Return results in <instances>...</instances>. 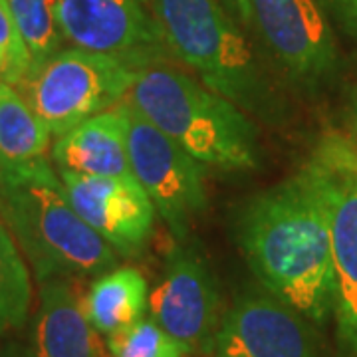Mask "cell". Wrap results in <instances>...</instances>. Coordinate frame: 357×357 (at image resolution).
I'll list each match as a JSON object with an SVG mask.
<instances>
[{
  "mask_svg": "<svg viewBox=\"0 0 357 357\" xmlns=\"http://www.w3.org/2000/svg\"><path fill=\"white\" fill-rule=\"evenodd\" d=\"M356 139H357V135H356Z\"/></svg>",
  "mask_w": 357,
  "mask_h": 357,
  "instance_id": "484cf974",
  "label": "cell"
},
{
  "mask_svg": "<svg viewBox=\"0 0 357 357\" xmlns=\"http://www.w3.org/2000/svg\"><path fill=\"white\" fill-rule=\"evenodd\" d=\"M30 302L32 284L24 255L0 220V335L24 326Z\"/></svg>",
  "mask_w": 357,
  "mask_h": 357,
  "instance_id": "e0dca14e",
  "label": "cell"
},
{
  "mask_svg": "<svg viewBox=\"0 0 357 357\" xmlns=\"http://www.w3.org/2000/svg\"><path fill=\"white\" fill-rule=\"evenodd\" d=\"M337 14L354 32H357V0H330Z\"/></svg>",
  "mask_w": 357,
  "mask_h": 357,
  "instance_id": "44dd1931",
  "label": "cell"
},
{
  "mask_svg": "<svg viewBox=\"0 0 357 357\" xmlns=\"http://www.w3.org/2000/svg\"><path fill=\"white\" fill-rule=\"evenodd\" d=\"M151 318L187 351H211L218 330V288L204 260L191 248L171 250L149 294Z\"/></svg>",
  "mask_w": 357,
  "mask_h": 357,
  "instance_id": "30bf717a",
  "label": "cell"
},
{
  "mask_svg": "<svg viewBox=\"0 0 357 357\" xmlns=\"http://www.w3.org/2000/svg\"><path fill=\"white\" fill-rule=\"evenodd\" d=\"M248 6L250 24L292 79L316 84L332 74L335 42L316 0H248Z\"/></svg>",
  "mask_w": 357,
  "mask_h": 357,
  "instance_id": "9c48e42d",
  "label": "cell"
},
{
  "mask_svg": "<svg viewBox=\"0 0 357 357\" xmlns=\"http://www.w3.org/2000/svg\"><path fill=\"white\" fill-rule=\"evenodd\" d=\"M238 241L268 292L310 321H324L333 312L328 215L306 165L250 197L238 217Z\"/></svg>",
  "mask_w": 357,
  "mask_h": 357,
  "instance_id": "6da1fadb",
  "label": "cell"
},
{
  "mask_svg": "<svg viewBox=\"0 0 357 357\" xmlns=\"http://www.w3.org/2000/svg\"><path fill=\"white\" fill-rule=\"evenodd\" d=\"M227 8L234 16L241 18L243 24H250V6H248V0H225Z\"/></svg>",
  "mask_w": 357,
  "mask_h": 357,
  "instance_id": "7402d4cb",
  "label": "cell"
},
{
  "mask_svg": "<svg viewBox=\"0 0 357 357\" xmlns=\"http://www.w3.org/2000/svg\"><path fill=\"white\" fill-rule=\"evenodd\" d=\"M128 157L133 177L155 204L177 241L189 236L192 222L206 208L201 161L153 126L128 102Z\"/></svg>",
  "mask_w": 357,
  "mask_h": 357,
  "instance_id": "52a82bcc",
  "label": "cell"
},
{
  "mask_svg": "<svg viewBox=\"0 0 357 357\" xmlns=\"http://www.w3.org/2000/svg\"><path fill=\"white\" fill-rule=\"evenodd\" d=\"M0 220L40 284L117 264L119 255L77 215L46 157L0 181Z\"/></svg>",
  "mask_w": 357,
  "mask_h": 357,
  "instance_id": "7a4b0ae2",
  "label": "cell"
},
{
  "mask_svg": "<svg viewBox=\"0 0 357 357\" xmlns=\"http://www.w3.org/2000/svg\"><path fill=\"white\" fill-rule=\"evenodd\" d=\"M139 70V66L112 54L68 46L34 66L16 89L52 137H60L77 123L123 102Z\"/></svg>",
  "mask_w": 357,
  "mask_h": 357,
  "instance_id": "5b68a950",
  "label": "cell"
},
{
  "mask_svg": "<svg viewBox=\"0 0 357 357\" xmlns=\"http://www.w3.org/2000/svg\"><path fill=\"white\" fill-rule=\"evenodd\" d=\"M16 26L32 56V68L62 48V34L54 18L52 0H6ZM30 68V70H32Z\"/></svg>",
  "mask_w": 357,
  "mask_h": 357,
  "instance_id": "ac0fdd59",
  "label": "cell"
},
{
  "mask_svg": "<svg viewBox=\"0 0 357 357\" xmlns=\"http://www.w3.org/2000/svg\"><path fill=\"white\" fill-rule=\"evenodd\" d=\"M0 357H22V347L13 344H0Z\"/></svg>",
  "mask_w": 357,
  "mask_h": 357,
  "instance_id": "603a6c76",
  "label": "cell"
},
{
  "mask_svg": "<svg viewBox=\"0 0 357 357\" xmlns=\"http://www.w3.org/2000/svg\"><path fill=\"white\" fill-rule=\"evenodd\" d=\"M354 109H356V126H357V93H356V103H354Z\"/></svg>",
  "mask_w": 357,
  "mask_h": 357,
  "instance_id": "cb8c5ba5",
  "label": "cell"
},
{
  "mask_svg": "<svg viewBox=\"0 0 357 357\" xmlns=\"http://www.w3.org/2000/svg\"><path fill=\"white\" fill-rule=\"evenodd\" d=\"M128 123L126 100L56 137L52 159L58 171L96 177H133L128 157Z\"/></svg>",
  "mask_w": 357,
  "mask_h": 357,
  "instance_id": "4fadbf2b",
  "label": "cell"
},
{
  "mask_svg": "<svg viewBox=\"0 0 357 357\" xmlns=\"http://www.w3.org/2000/svg\"><path fill=\"white\" fill-rule=\"evenodd\" d=\"M68 199L119 256L139 255L155 225V204L135 177H96L58 171Z\"/></svg>",
  "mask_w": 357,
  "mask_h": 357,
  "instance_id": "8fae6325",
  "label": "cell"
},
{
  "mask_svg": "<svg viewBox=\"0 0 357 357\" xmlns=\"http://www.w3.org/2000/svg\"><path fill=\"white\" fill-rule=\"evenodd\" d=\"M32 68V56L16 26L6 0H0V74L2 82L18 88Z\"/></svg>",
  "mask_w": 357,
  "mask_h": 357,
  "instance_id": "ffe728a7",
  "label": "cell"
},
{
  "mask_svg": "<svg viewBox=\"0 0 357 357\" xmlns=\"http://www.w3.org/2000/svg\"><path fill=\"white\" fill-rule=\"evenodd\" d=\"M50 131L20 91L0 84V181L46 157Z\"/></svg>",
  "mask_w": 357,
  "mask_h": 357,
  "instance_id": "2e32d148",
  "label": "cell"
},
{
  "mask_svg": "<svg viewBox=\"0 0 357 357\" xmlns=\"http://www.w3.org/2000/svg\"><path fill=\"white\" fill-rule=\"evenodd\" d=\"M0 84H2V74H0Z\"/></svg>",
  "mask_w": 357,
  "mask_h": 357,
  "instance_id": "d4e9b609",
  "label": "cell"
},
{
  "mask_svg": "<svg viewBox=\"0 0 357 357\" xmlns=\"http://www.w3.org/2000/svg\"><path fill=\"white\" fill-rule=\"evenodd\" d=\"M52 8L62 38L72 46L139 68L169 62L151 0H52Z\"/></svg>",
  "mask_w": 357,
  "mask_h": 357,
  "instance_id": "ba28073f",
  "label": "cell"
},
{
  "mask_svg": "<svg viewBox=\"0 0 357 357\" xmlns=\"http://www.w3.org/2000/svg\"><path fill=\"white\" fill-rule=\"evenodd\" d=\"M306 169L328 215L333 260V316L345 356L357 357V139L330 133Z\"/></svg>",
  "mask_w": 357,
  "mask_h": 357,
  "instance_id": "8992f818",
  "label": "cell"
},
{
  "mask_svg": "<svg viewBox=\"0 0 357 357\" xmlns=\"http://www.w3.org/2000/svg\"><path fill=\"white\" fill-rule=\"evenodd\" d=\"M82 306L91 328L109 337L145 316L149 286L137 268H112L91 282Z\"/></svg>",
  "mask_w": 357,
  "mask_h": 357,
  "instance_id": "9a60e30c",
  "label": "cell"
},
{
  "mask_svg": "<svg viewBox=\"0 0 357 357\" xmlns=\"http://www.w3.org/2000/svg\"><path fill=\"white\" fill-rule=\"evenodd\" d=\"M107 347L112 357H185L189 354L153 318H141L133 326L109 335Z\"/></svg>",
  "mask_w": 357,
  "mask_h": 357,
  "instance_id": "d6986e66",
  "label": "cell"
},
{
  "mask_svg": "<svg viewBox=\"0 0 357 357\" xmlns=\"http://www.w3.org/2000/svg\"><path fill=\"white\" fill-rule=\"evenodd\" d=\"M215 357H318L306 318L270 292L241 296L218 326Z\"/></svg>",
  "mask_w": 357,
  "mask_h": 357,
  "instance_id": "7c38bea8",
  "label": "cell"
},
{
  "mask_svg": "<svg viewBox=\"0 0 357 357\" xmlns=\"http://www.w3.org/2000/svg\"><path fill=\"white\" fill-rule=\"evenodd\" d=\"M22 357H103L100 333L66 278L40 284V304Z\"/></svg>",
  "mask_w": 357,
  "mask_h": 357,
  "instance_id": "5bb4252c",
  "label": "cell"
},
{
  "mask_svg": "<svg viewBox=\"0 0 357 357\" xmlns=\"http://www.w3.org/2000/svg\"><path fill=\"white\" fill-rule=\"evenodd\" d=\"M151 8L171 56L206 88L250 117L280 121V96L220 0H151Z\"/></svg>",
  "mask_w": 357,
  "mask_h": 357,
  "instance_id": "277c9868",
  "label": "cell"
},
{
  "mask_svg": "<svg viewBox=\"0 0 357 357\" xmlns=\"http://www.w3.org/2000/svg\"><path fill=\"white\" fill-rule=\"evenodd\" d=\"M128 102L203 165L222 171L260 167L250 115L169 62L141 68Z\"/></svg>",
  "mask_w": 357,
  "mask_h": 357,
  "instance_id": "3957f363",
  "label": "cell"
}]
</instances>
